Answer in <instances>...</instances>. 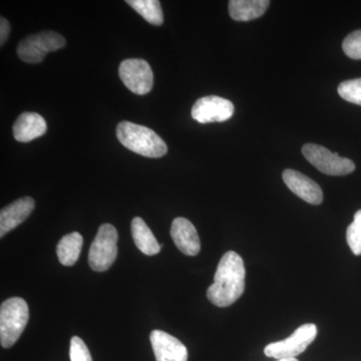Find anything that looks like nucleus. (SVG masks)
<instances>
[{"instance_id": "1", "label": "nucleus", "mask_w": 361, "mask_h": 361, "mask_svg": "<svg viewBox=\"0 0 361 361\" xmlns=\"http://www.w3.org/2000/svg\"><path fill=\"white\" fill-rule=\"evenodd\" d=\"M245 279L243 259L236 252H227L221 258L214 283L207 290V297L218 307L232 305L245 291Z\"/></svg>"}, {"instance_id": "2", "label": "nucleus", "mask_w": 361, "mask_h": 361, "mask_svg": "<svg viewBox=\"0 0 361 361\" xmlns=\"http://www.w3.org/2000/svg\"><path fill=\"white\" fill-rule=\"evenodd\" d=\"M116 137L125 148L148 158H161L168 152L160 135L145 126L125 121L116 127Z\"/></svg>"}, {"instance_id": "3", "label": "nucleus", "mask_w": 361, "mask_h": 361, "mask_svg": "<svg viewBox=\"0 0 361 361\" xmlns=\"http://www.w3.org/2000/svg\"><path fill=\"white\" fill-rule=\"evenodd\" d=\"M30 318L27 303L20 297L7 299L0 307V342L11 348L18 341Z\"/></svg>"}, {"instance_id": "4", "label": "nucleus", "mask_w": 361, "mask_h": 361, "mask_svg": "<svg viewBox=\"0 0 361 361\" xmlns=\"http://www.w3.org/2000/svg\"><path fill=\"white\" fill-rule=\"evenodd\" d=\"M66 44L63 35L52 30H45L21 40L16 51L18 58L25 63H39L44 61L47 54L63 49Z\"/></svg>"}, {"instance_id": "5", "label": "nucleus", "mask_w": 361, "mask_h": 361, "mask_svg": "<svg viewBox=\"0 0 361 361\" xmlns=\"http://www.w3.org/2000/svg\"><path fill=\"white\" fill-rule=\"evenodd\" d=\"M118 231L115 226L103 224L90 246L89 264L97 272H104L114 264L118 256Z\"/></svg>"}, {"instance_id": "6", "label": "nucleus", "mask_w": 361, "mask_h": 361, "mask_svg": "<svg viewBox=\"0 0 361 361\" xmlns=\"http://www.w3.org/2000/svg\"><path fill=\"white\" fill-rule=\"evenodd\" d=\"M316 336L317 327L315 324L307 323L301 325L288 338L268 344L264 349L265 355L276 358L278 360L295 358L297 355L306 350V348L314 341Z\"/></svg>"}, {"instance_id": "7", "label": "nucleus", "mask_w": 361, "mask_h": 361, "mask_svg": "<svg viewBox=\"0 0 361 361\" xmlns=\"http://www.w3.org/2000/svg\"><path fill=\"white\" fill-rule=\"evenodd\" d=\"M302 154L306 160L323 174L345 176L355 170V165L353 161L332 153L329 149L320 145H304Z\"/></svg>"}, {"instance_id": "8", "label": "nucleus", "mask_w": 361, "mask_h": 361, "mask_svg": "<svg viewBox=\"0 0 361 361\" xmlns=\"http://www.w3.org/2000/svg\"><path fill=\"white\" fill-rule=\"evenodd\" d=\"M118 75L123 84L135 94L142 96L153 89V71L144 59H125L118 68Z\"/></svg>"}, {"instance_id": "9", "label": "nucleus", "mask_w": 361, "mask_h": 361, "mask_svg": "<svg viewBox=\"0 0 361 361\" xmlns=\"http://www.w3.org/2000/svg\"><path fill=\"white\" fill-rule=\"evenodd\" d=\"M234 104L217 96L201 97L192 108L191 115L200 123H222L232 118Z\"/></svg>"}, {"instance_id": "10", "label": "nucleus", "mask_w": 361, "mask_h": 361, "mask_svg": "<svg viewBox=\"0 0 361 361\" xmlns=\"http://www.w3.org/2000/svg\"><path fill=\"white\" fill-rule=\"evenodd\" d=\"M152 348L157 361H187L186 346L167 332L154 330L151 336Z\"/></svg>"}, {"instance_id": "11", "label": "nucleus", "mask_w": 361, "mask_h": 361, "mask_svg": "<svg viewBox=\"0 0 361 361\" xmlns=\"http://www.w3.org/2000/svg\"><path fill=\"white\" fill-rule=\"evenodd\" d=\"M282 177H283L285 185L299 198L307 202L311 205H319L322 203V188L307 176L288 169V170L284 171Z\"/></svg>"}, {"instance_id": "12", "label": "nucleus", "mask_w": 361, "mask_h": 361, "mask_svg": "<svg viewBox=\"0 0 361 361\" xmlns=\"http://www.w3.org/2000/svg\"><path fill=\"white\" fill-rule=\"evenodd\" d=\"M171 236L183 254L188 256L198 255L201 250L200 238L195 226L186 218H176L173 221Z\"/></svg>"}, {"instance_id": "13", "label": "nucleus", "mask_w": 361, "mask_h": 361, "mask_svg": "<svg viewBox=\"0 0 361 361\" xmlns=\"http://www.w3.org/2000/svg\"><path fill=\"white\" fill-rule=\"evenodd\" d=\"M35 207V202L32 198L23 197L2 209L0 212V237L2 238L7 233L25 222L30 217Z\"/></svg>"}, {"instance_id": "14", "label": "nucleus", "mask_w": 361, "mask_h": 361, "mask_svg": "<svg viewBox=\"0 0 361 361\" xmlns=\"http://www.w3.org/2000/svg\"><path fill=\"white\" fill-rule=\"evenodd\" d=\"M47 122L42 116L26 111L18 116L13 125V137L18 142H32L47 132Z\"/></svg>"}, {"instance_id": "15", "label": "nucleus", "mask_w": 361, "mask_h": 361, "mask_svg": "<svg viewBox=\"0 0 361 361\" xmlns=\"http://www.w3.org/2000/svg\"><path fill=\"white\" fill-rule=\"evenodd\" d=\"M269 6L268 0H231L229 13L234 20H253L262 16Z\"/></svg>"}, {"instance_id": "16", "label": "nucleus", "mask_w": 361, "mask_h": 361, "mask_svg": "<svg viewBox=\"0 0 361 361\" xmlns=\"http://www.w3.org/2000/svg\"><path fill=\"white\" fill-rule=\"evenodd\" d=\"M132 235L135 246L145 255L154 256L160 253L161 244L158 243L153 232L142 218L135 217L133 219Z\"/></svg>"}, {"instance_id": "17", "label": "nucleus", "mask_w": 361, "mask_h": 361, "mask_svg": "<svg viewBox=\"0 0 361 361\" xmlns=\"http://www.w3.org/2000/svg\"><path fill=\"white\" fill-rule=\"evenodd\" d=\"M82 243H84V239L80 233L73 232L66 235L56 247L59 262L65 266L75 265L80 258Z\"/></svg>"}, {"instance_id": "18", "label": "nucleus", "mask_w": 361, "mask_h": 361, "mask_svg": "<svg viewBox=\"0 0 361 361\" xmlns=\"http://www.w3.org/2000/svg\"><path fill=\"white\" fill-rule=\"evenodd\" d=\"M127 4L151 25H163L164 14L159 0H128Z\"/></svg>"}, {"instance_id": "19", "label": "nucleus", "mask_w": 361, "mask_h": 361, "mask_svg": "<svg viewBox=\"0 0 361 361\" xmlns=\"http://www.w3.org/2000/svg\"><path fill=\"white\" fill-rule=\"evenodd\" d=\"M346 241L355 255H361V210L355 213L353 222L348 226Z\"/></svg>"}, {"instance_id": "20", "label": "nucleus", "mask_w": 361, "mask_h": 361, "mask_svg": "<svg viewBox=\"0 0 361 361\" xmlns=\"http://www.w3.org/2000/svg\"><path fill=\"white\" fill-rule=\"evenodd\" d=\"M337 90L344 101L361 106V78L345 80L338 85Z\"/></svg>"}, {"instance_id": "21", "label": "nucleus", "mask_w": 361, "mask_h": 361, "mask_svg": "<svg viewBox=\"0 0 361 361\" xmlns=\"http://www.w3.org/2000/svg\"><path fill=\"white\" fill-rule=\"evenodd\" d=\"M344 54L353 59H361V30L348 35L342 44Z\"/></svg>"}, {"instance_id": "22", "label": "nucleus", "mask_w": 361, "mask_h": 361, "mask_svg": "<svg viewBox=\"0 0 361 361\" xmlns=\"http://www.w3.org/2000/svg\"><path fill=\"white\" fill-rule=\"evenodd\" d=\"M70 356L71 361H92L87 344L78 336L71 338Z\"/></svg>"}, {"instance_id": "23", "label": "nucleus", "mask_w": 361, "mask_h": 361, "mask_svg": "<svg viewBox=\"0 0 361 361\" xmlns=\"http://www.w3.org/2000/svg\"><path fill=\"white\" fill-rule=\"evenodd\" d=\"M9 33H11V25L6 18H0V44L4 45L8 39Z\"/></svg>"}, {"instance_id": "24", "label": "nucleus", "mask_w": 361, "mask_h": 361, "mask_svg": "<svg viewBox=\"0 0 361 361\" xmlns=\"http://www.w3.org/2000/svg\"><path fill=\"white\" fill-rule=\"evenodd\" d=\"M277 361H299V360H297L296 358H285V360H279Z\"/></svg>"}]
</instances>
